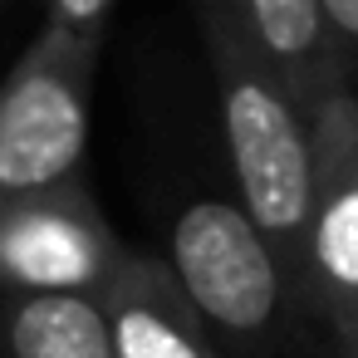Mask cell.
<instances>
[{"mask_svg": "<svg viewBox=\"0 0 358 358\" xmlns=\"http://www.w3.org/2000/svg\"><path fill=\"white\" fill-rule=\"evenodd\" d=\"M319 358H343V353H338V348H324V353H319Z\"/></svg>", "mask_w": 358, "mask_h": 358, "instance_id": "11", "label": "cell"}, {"mask_svg": "<svg viewBox=\"0 0 358 358\" xmlns=\"http://www.w3.org/2000/svg\"><path fill=\"white\" fill-rule=\"evenodd\" d=\"M241 10H245L255 40L280 64V74L289 79V89L299 94L304 108H314L324 94L348 84L338 59H334V45L324 35V20H319L314 0H241Z\"/></svg>", "mask_w": 358, "mask_h": 358, "instance_id": "8", "label": "cell"}, {"mask_svg": "<svg viewBox=\"0 0 358 358\" xmlns=\"http://www.w3.org/2000/svg\"><path fill=\"white\" fill-rule=\"evenodd\" d=\"M314 201L304 226L299 299L329 329V348L358 358V89H334L309 108Z\"/></svg>", "mask_w": 358, "mask_h": 358, "instance_id": "4", "label": "cell"}, {"mask_svg": "<svg viewBox=\"0 0 358 358\" xmlns=\"http://www.w3.org/2000/svg\"><path fill=\"white\" fill-rule=\"evenodd\" d=\"M167 250L182 294L211 324L221 353L231 348L241 358H265L304 314L299 285L241 201L196 196L177 211Z\"/></svg>", "mask_w": 358, "mask_h": 358, "instance_id": "2", "label": "cell"}, {"mask_svg": "<svg viewBox=\"0 0 358 358\" xmlns=\"http://www.w3.org/2000/svg\"><path fill=\"white\" fill-rule=\"evenodd\" d=\"M128 245L108 226L84 177L0 196V294H89L99 299Z\"/></svg>", "mask_w": 358, "mask_h": 358, "instance_id": "5", "label": "cell"}, {"mask_svg": "<svg viewBox=\"0 0 358 358\" xmlns=\"http://www.w3.org/2000/svg\"><path fill=\"white\" fill-rule=\"evenodd\" d=\"M99 50L40 30L0 79V196L84 177Z\"/></svg>", "mask_w": 358, "mask_h": 358, "instance_id": "3", "label": "cell"}, {"mask_svg": "<svg viewBox=\"0 0 358 358\" xmlns=\"http://www.w3.org/2000/svg\"><path fill=\"white\" fill-rule=\"evenodd\" d=\"M196 35L206 50L226 157L236 172L241 206L280 250L289 280L299 285L304 226L314 201V128L309 108L280 74V64L255 40L241 0H192Z\"/></svg>", "mask_w": 358, "mask_h": 358, "instance_id": "1", "label": "cell"}, {"mask_svg": "<svg viewBox=\"0 0 358 358\" xmlns=\"http://www.w3.org/2000/svg\"><path fill=\"white\" fill-rule=\"evenodd\" d=\"M343 79L358 89V0H314Z\"/></svg>", "mask_w": 358, "mask_h": 358, "instance_id": "10", "label": "cell"}, {"mask_svg": "<svg viewBox=\"0 0 358 358\" xmlns=\"http://www.w3.org/2000/svg\"><path fill=\"white\" fill-rule=\"evenodd\" d=\"M99 304L113 358H226L211 324L182 294L172 265L152 250H128Z\"/></svg>", "mask_w": 358, "mask_h": 358, "instance_id": "6", "label": "cell"}, {"mask_svg": "<svg viewBox=\"0 0 358 358\" xmlns=\"http://www.w3.org/2000/svg\"><path fill=\"white\" fill-rule=\"evenodd\" d=\"M0 348L6 358H113L103 304L89 294H6Z\"/></svg>", "mask_w": 358, "mask_h": 358, "instance_id": "7", "label": "cell"}, {"mask_svg": "<svg viewBox=\"0 0 358 358\" xmlns=\"http://www.w3.org/2000/svg\"><path fill=\"white\" fill-rule=\"evenodd\" d=\"M113 6H118V0H45V25L40 30H55V35H69L79 45L103 50Z\"/></svg>", "mask_w": 358, "mask_h": 358, "instance_id": "9", "label": "cell"}]
</instances>
